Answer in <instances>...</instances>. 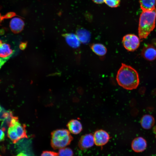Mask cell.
Masks as SVG:
<instances>
[{
	"instance_id": "23",
	"label": "cell",
	"mask_w": 156,
	"mask_h": 156,
	"mask_svg": "<svg viewBox=\"0 0 156 156\" xmlns=\"http://www.w3.org/2000/svg\"><path fill=\"white\" fill-rule=\"evenodd\" d=\"M5 138V135L3 131L0 129V142L3 141Z\"/></svg>"
},
{
	"instance_id": "16",
	"label": "cell",
	"mask_w": 156,
	"mask_h": 156,
	"mask_svg": "<svg viewBox=\"0 0 156 156\" xmlns=\"http://www.w3.org/2000/svg\"><path fill=\"white\" fill-rule=\"evenodd\" d=\"M141 8L142 11H149L155 9L156 0H140Z\"/></svg>"
},
{
	"instance_id": "26",
	"label": "cell",
	"mask_w": 156,
	"mask_h": 156,
	"mask_svg": "<svg viewBox=\"0 0 156 156\" xmlns=\"http://www.w3.org/2000/svg\"><path fill=\"white\" fill-rule=\"evenodd\" d=\"M16 156H28L26 154L24 153L21 152L18 154Z\"/></svg>"
},
{
	"instance_id": "9",
	"label": "cell",
	"mask_w": 156,
	"mask_h": 156,
	"mask_svg": "<svg viewBox=\"0 0 156 156\" xmlns=\"http://www.w3.org/2000/svg\"><path fill=\"white\" fill-rule=\"evenodd\" d=\"M147 145V142L145 139L142 137H138L133 140L131 144V147L134 152L140 153L145 150Z\"/></svg>"
},
{
	"instance_id": "7",
	"label": "cell",
	"mask_w": 156,
	"mask_h": 156,
	"mask_svg": "<svg viewBox=\"0 0 156 156\" xmlns=\"http://www.w3.org/2000/svg\"><path fill=\"white\" fill-rule=\"evenodd\" d=\"M141 54L147 60H154L156 58V48L151 44H145L142 50Z\"/></svg>"
},
{
	"instance_id": "17",
	"label": "cell",
	"mask_w": 156,
	"mask_h": 156,
	"mask_svg": "<svg viewBox=\"0 0 156 156\" xmlns=\"http://www.w3.org/2000/svg\"><path fill=\"white\" fill-rule=\"evenodd\" d=\"M90 48L92 51L96 55L103 56L106 53L107 49L106 47L100 43H94L91 45Z\"/></svg>"
},
{
	"instance_id": "8",
	"label": "cell",
	"mask_w": 156,
	"mask_h": 156,
	"mask_svg": "<svg viewBox=\"0 0 156 156\" xmlns=\"http://www.w3.org/2000/svg\"><path fill=\"white\" fill-rule=\"evenodd\" d=\"M94 144L93 135L91 133L82 136L78 142V146L81 150H85L90 148Z\"/></svg>"
},
{
	"instance_id": "14",
	"label": "cell",
	"mask_w": 156,
	"mask_h": 156,
	"mask_svg": "<svg viewBox=\"0 0 156 156\" xmlns=\"http://www.w3.org/2000/svg\"><path fill=\"white\" fill-rule=\"evenodd\" d=\"M13 53V51L10 45L8 44L3 42L0 40V57L6 58L11 57Z\"/></svg>"
},
{
	"instance_id": "19",
	"label": "cell",
	"mask_w": 156,
	"mask_h": 156,
	"mask_svg": "<svg viewBox=\"0 0 156 156\" xmlns=\"http://www.w3.org/2000/svg\"><path fill=\"white\" fill-rule=\"evenodd\" d=\"M57 153L58 156H73V155L72 149L66 147L59 149Z\"/></svg>"
},
{
	"instance_id": "24",
	"label": "cell",
	"mask_w": 156,
	"mask_h": 156,
	"mask_svg": "<svg viewBox=\"0 0 156 156\" xmlns=\"http://www.w3.org/2000/svg\"><path fill=\"white\" fill-rule=\"evenodd\" d=\"M27 46L26 42H21L20 44L19 48L21 50L24 49Z\"/></svg>"
},
{
	"instance_id": "1",
	"label": "cell",
	"mask_w": 156,
	"mask_h": 156,
	"mask_svg": "<svg viewBox=\"0 0 156 156\" xmlns=\"http://www.w3.org/2000/svg\"><path fill=\"white\" fill-rule=\"evenodd\" d=\"M116 80L119 86L127 90L136 88L140 82L139 75L136 70L131 66L123 63L118 71Z\"/></svg>"
},
{
	"instance_id": "22",
	"label": "cell",
	"mask_w": 156,
	"mask_h": 156,
	"mask_svg": "<svg viewBox=\"0 0 156 156\" xmlns=\"http://www.w3.org/2000/svg\"><path fill=\"white\" fill-rule=\"evenodd\" d=\"M11 57L2 58L0 57V69Z\"/></svg>"
},
{
	"instance_id": "5",
	"label": "cell",
	"mask_w": 156,
	"mask_h": 156,
	"mask_svg": "<svg viewBox=\"0 0 156 156\" xmlns=\"http://www.w3.org/2000/svg\"><path fill=\"white\" fill-rule=\"evenodd\" d=\"M140 38L136 35L133 34H128L124 36L122 42L124 48L129 51L136 50L140 44Z\"/></svg>"
},
{
	"instance_id": "20",
	"label": "cell",
	"mask_w": 156,
	"mask_h": 156,
	"mask_svg": "<svg viewBox=\"0 0 156 156\" xmlns=\"http://www.w3.org/2000/svg\"><path fill=\"white\" fill-rule=\"evenodd\" d=\"M105 2L110 7L116 8L119 5L120 0H105Z\"/></svg>"
},
{
	"instance_id": "25",
	"label": "cell",
	"mask_w": 156,
	"mask_h": 156,
	"mask_svg": "<svg viewBox=\"0 0 156 156\" xmlns=\"http://www.w3.org/2000/svg\"><path fill=\"white\" fill-rule=\"evenodd\" d=\"M94 3L97 4H101L105 2V0H92Z\"/></svg>"
},
{
	"instance_id": "15",
	"label": "cell",
	"mask_w": 156,
	"mask_h": 156,
	"mask_svg": "<svg viewBox=\"0 0 156 156\" xmlns=\"http://www.w3.org/2000/svg\"><path fill=\"white\" fill-rule=\"evenodd\" d=\"M76 35L81 42L87 43L89 42L90 38V33L86 30L83 29H78Z\"/></svg>"
},
{
	"instance_id": "21",
	"label": "cell",
	"mask_w": 156,
	"mask_h": 156,
	"mask_svg": "<svg viewBox=\"0 0 156 156\" xmlns=\"http://www.w3.org/2000/svg\"><path fill=\"white\" fill-rule=\"evenodd\" d=\"M40 156H58L57 153L53 151H44L41 154Z\"/></svg>"
},
{
	"instance_id": "10",
	"label": "cell",
	"mask_w": 156,
	"mask_h": 156,
	"mask_svg": "<svg viewBox=\"0 0 156 156\" xmlns=\"http://www.w3.org/2000/svg\"><path fill=\"white\" fill-rule=\"evenodd\" d=\"M24 26L23 21L18 17L12 18L10 22V27L12 31L14 33L17 34L21 32L23 29Z\"/></svg>"
},
{
	"instance_id": "2",
	"label": "cell",
	"mask_w": 156,
	"mask_h": 156,
	"mask_svg": "<svg viewBox=\"0 0 156 156\" xmlns=\"http://www.w3.org/2000/svg\"><path fill=\"white\" fill-rule=\"evenodd\" d=\"M156 10L142 11L139 21L138 28L139 37L140 39H145L155 27Z\"/></svg>"
},
{
	"instance_id": "18",
	"label": "cell",
	"mask_w": 156,
	"mask_h": 156,
	"mask_svg": "<svg viewBox=\"0 0 156 156\" xmlns=\"http://www.w3.org/2000/svg\"><path fill=\"white\" fill-rule=\"evenodd\" d=\"M13 116L12 112L5 110L0 105V121H3Z\"/></svg>"
},
{
	"instance_id": "6",
	"label": "cell",
	"mask_w": 156,
	"mask_h": 156,
	"mask_svg": "<svg viewBox=\"0 0 156 156\" xmlns=\"http://www.w3.org/2000/svg\"><path fill=\"white\" fill-rule=\"evenodd\" d=\"M93 135L94 144L98 146L105 145L110 139L109 134L105 131L102 129L96 131Z\"/></svg>"
},
{
	"instance_id": "13",
	"label": "cell",
	"mask_w": 156,
	"mask_h": 156,
	"mask_svg": "<svg viewBox=\"0 0 156 156\" xmlns=\"http://www.w3.org/2000/svg\"><path fill=\"white\" fill-rule=\"evenodd\" d=\"M140 124L142 127L145 129H149L152 128L155 123L154 117L149 114H145L141 118Z\"/></svg>"
},
{
	"instance_id": "12",
	"label": "cell",
	"mask_w": 156,
	"mask_h": 156,
	"mask_svg": "<svg viewBox=\"0 0 156 156\" xmlns=\"http://www.w3.org/2000/svg\"><path fill=\"white\" fill-rule=\"evenodd\" d=\"M63 36L67 43L71 47L77 48L80 46L81 42L76 34L67 33L64 34Z\"/></svg>"
},
{
	"instance_id": "4",
	"label": "cell",
	"mask_w": 156,
	"mask_h": 156,
	"mask_svg": "<svg viewBox=\"0 0 156 156\" xmlns=\"http://www.w3.org/2000/svg\"><path fill=\"white\" fill-rule=\"evenodd\" d=\"M26 127L25 124H21L18 121L9 127L7 131L8 137L14 144L21 139L28 138Z\"/></svg>"
},
{
	"instance_id": "3",
	"label": "cell",
	"mask_w": 156,
	"mask_h": 156,
	"mask_svg": "<svg viewBox=\"0 0 156 156\" xmlns=\"http://www.w3.org/2000/svg\"><path fill=\"white\" fill-rule=\"evenodd\" d=\"M68 130L60 129L53 131L51 134V144L54 149L66 147L72 141L73 138Z\"/></svg>"
},
{
	"instance_id": "11",
	"label": "cell",
	"mask_w": 156,
	"mask_h": 156,
	"mask_svg": "<svg viewBox=\"0 0 156 156\" xmlns=\"http://www.w3.org/2000/svg\"><path fill=\"white\" fill-rule=\"evenodd\" d=\"M67 127L70 132L74 134H79L82 130L81 122L76 119H72L69 121L67 124Z\"/></svg>"
}]
</instances>
